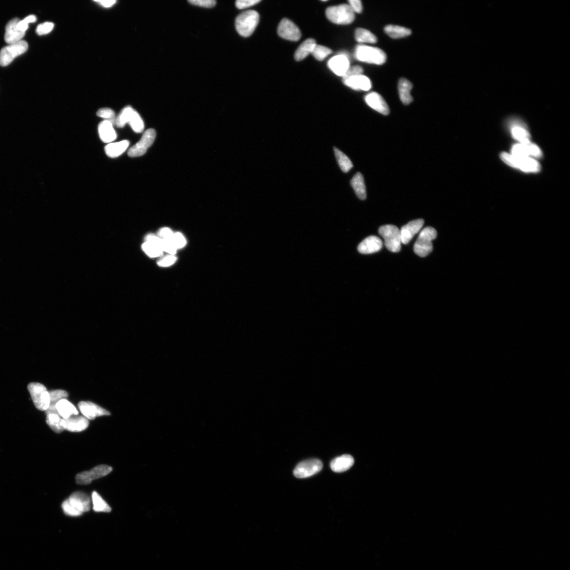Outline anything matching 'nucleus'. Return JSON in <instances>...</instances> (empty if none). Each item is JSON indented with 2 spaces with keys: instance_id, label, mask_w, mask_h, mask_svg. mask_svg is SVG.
I'll use <instances>...</instances> for the list:
<instances>
[{
  "instance_id": "f257e3e1",
  "label": "nucleus",
  "mask_w": 570,
  "mask_h": 570,
  "mask_svg": "<svg viewBox=\"0 0 570 570\" xmlns=\"http://www.w3.org/2000/svg\"><path fill=\"white\" fill-rule=\"evenodd\" d=\"M519 43V29L509 21L486 24L471 40L472 60L486 74H497L509 63Z\"/></svg>"
},
{
  "instance_id": "f03ea898",
  "label": "nucleus",
  "mask_w": 570,
  "mask_h": 570,
  "mask_svg": "<svg viewBox=\"0 0 570 570\" xmlns=\"http://www.w3.org/2000/svg\"><path fill=\"white\" fill-rule=\"evenodd\" d=\"M254 246L258 247L265 260L273 266L283 265L289 259L287 241L279 228L261 213H253L244 219L233 234L230 251L243 256Z\"/></svg>"
},
{
  "instance_id": "7ed1b4c3",
  "label": "nucleus",
  "mask_w": 570,
  "mask_h": 570,
  "mask_svg": "<svg viewBox=\"0 0 570 570\" xmlns=\"http://www.w3.org/2000/svg\"><path fill=\"white\" fill-rule=\"evenodd\" d=\"M56 88L49 81L19 88L0 101V131L13 132L21 127L33 113L51 105Z\"/></svg>"
},
{
  "instance_id": "20e7f679",
  "label": "nucleus",
  "mask_w": 570,
  "mask_h": 570,
  "mask_svg": "<svg viewBox=\"0 0 570 570\" xmlns=\"http://www.w3.org/2000/svg\"><path fill=\"white\" fill-rule=\"evenodd\" d=\"M311 275L312 263L308 258L294 259L274 287L259 297L256 302L257 312L270 315L290 309L296 297L306 289Z\"/></svg>"
},
{
  "instance_id": "39448f33",
  "label": "nucleus",
  "mask_w": 570,
  "mask_h": 570,
  "mask_svg": "<svg viewBox=\"0 0 570 570\" xmlns=\"http://www.w3.org/2000/svg\"><path fill=\"white\" fill-rule=\"evenodd\" d=\"M38 42V37L30 35L12 50L9 80L18 89L44 81L50 70L51 65L38 60L34 54Z\"/></svg>"
},
{
  "instance_id": "423d86ee",
  "label": "nucleus",
  "mask_w": 570,
  "mask_h": 570,
  "mask_svg": "<svg viewBox=\"0 0 570 570\" xmlns=\"http://www.w3.org/2000/svg\"><path fill=\"white\" fill-rule=\"evenodd\" d=\"M197 265L202 280L211 287H221L234 276L227 250L215 241H207L197 251Z\"/></svg>"
},
{
  "instance_id": "0eeeda50",
  "label": "nucleus",
  "mask_w": 570,
  "mask_h": 570,
  "mask_svg": "<svg viewBox=\"0 0 570 570\" xmlns=\"http://www.w3.org/2000/svg\"><path fill=\"white\" fill-rule=\"evenodd\" d=\"M258 291L259 283L255 280L221 285L209 295V301H211L212 308L217 314L232 316L249 306Z\"/></svg>"
},
{
  "instance_id": "6e6552de",
  "label": "nucleus",
  "mask_w": 570,
  "mask_h": 570,
  "mask_svg": "<svg viewBox=\"0 0 570 570\" xmlns=\"http://www.w3.org/2000/svg\"><path fill=\"white\" fill-rule=\"evenodd\" d=\"M284 499L303 516L316 515L325 510L327 505L319 492L292 483L284 489Z\"/></svg>"
},
{
  "instance_id": "1a4fd4ad",
  "label": "nucleus",
  "mask_w": 570,
  "mask_h": 570,
  "mask_svg": "<svg viewBox=\"0 0 570 570\" xmlns=\"http://www.w3.org/2000/svg\"><path fill=\"white\" fill-rule=\"evenodd\" d=\"M194 231L211 238V241L220 243L227 251L231 250L233 234L230 225L223 218L218 216L202 217L195 223Z\"/></svg>"
},
{
  "instance_id": "9d476101",
  "label": "nucleus",
  "mask_w": 570,
  "mask_h": 570,
  "mask_svg": "<svg viewBox=\"0 0 570 570\" xmlns=\"http://www.w3.org/2000/svg\"><path fill=\"white\" fill-rule=\"evenodd\" d=\"M352 498H363L373 488V481L369 472L359 465L348 466L347 471L342 478Z\"/></svg>"
},
{
  "instance_id": "9b49d317",
  "label": "nucleus",
  "mask_w": 570,
  "mask_h": 570,
  "mask_svg": "<svg viewBox=\"0 0 570 570\" xmlns=\"http://www.w3.org/2000/svg\"><path fill=\"white\" fill-rule=\"evenodd\" d=\"M73 42L71 31L63 29L52 33L44 41L36 44L34 54L38 60L51 65L57 54V47L67 46Z\"/></svg>"
},
{
  "instance_id": "f8f14e48",
  "label": "nucleus",
  "mask_w": 570,
  "mask_h": 570,
  "mask_svg": "<svg viewBox=\"0 0 570 570\" xmlns=\"http://www.w3.org/2000/svg\"><path fill=\"white\" fill-rule=\"evenodd\" d=\"M321 497L328 504H332L338 509L349 510L354 499L342 480H322L320 488Z\"/></svg>"
},
{
  "instance_id": "ddd939ff",
  "label": "nucleus",
  "mask_w": 570,
  "mask_h": 570,
  "mask_svg": "<svg viewBox=\"0 0 570 570\" xmlns=\"http://www.w3.org/2000/svg\"><path fill=\"white\" fill-rule=\"evenodd\" d=\"M108 55V48L102 44H90L76 50L72 56V65L78 70H87L101 65Z\"/></svg>"
},
{
  "instance_id": "4468645a",
  "label": "nucleus",
  "mask_w": 570,
  "mask_h": 570,
  "mask_svg": "<svg viewBox=\"0 0 570 570\" xmlns=\"http://www.w3.org/2000/svg\"><path fill=\"white\" fill-rule=\"evenodd\" d=\"M376 5L385 10L414 15H427L433 7L429 0H378Z\"/></svg>"
},
{
  "instance_id": "2eb2a0df",
  "label": "nucleus",
  "mask_w": 570,
  "mask_h": 570,
  "mask_svg": "<svg viewBox=\"0 0 570 570\" xmlns=\"http://www.w3.org/2000/svg\"><path fill=\"white\" fill-rule=\"evenodd\" d=\"M354 521L353 513L347 509H337L321 517L315 524L321 534H337L347 529Z\"/></svg>"
},
{
  "instance_id": "dca6fc26",
  "label": "nucleus",
  "mask_w": 570,
  "mask_h": 570,
  "mask_svg": "<svg viewBox=\"0 0 570 570\" xmlns=\"http://www.w3.org/2000/svg\"><path fill=\"white\" fill-rule=\"evenodd\" d=\"M521 4V0H475L471 4V12L475 17L487 18L507 12Z\"/></svg>"
},
{
  "instance_id": "f3484780",
  "label": "nucleus",
  "mask_w": 570,
  "mask_h": 570,
  "mask_svg": "<svg viewBox=\"0 0 570 570\" xmlns=\"http://www.w3.org/2000/svg\"><path fill=\"white\" fill-rule=\"evenodd\" d=\"M347 464L337 455H326L316 464V473L322 479L326 480H342L347 471Z\"/></svg>"
},
{
  "instance_id": "a211bd4d",
  "label": "nucleus",
  "mask_w": 570,
  "mask_h": 570,
  "mask_svg": "<svg viewBox=\"0 0 570 570\" xmlns=\"http://www.w3.org/2000/svg\"><path fill=\"white\" fill-rule=\"evenodd\" d=\"M322 478L308 468H297L291 474V483L313 489L320 493ZM321 494V493H320Z\"/></svg>"
},
{
  "instance_id": "6ab92c4d",
  "label": "nucleus",
  "mask_w": 570,
  "mask_h": 570,
  "mask_svg": "<svg viewBox=\"0 0 570 570\" xmlns=\"http://www.w3.org/2000/svg\"><path fill=\"white\" fill-rule=\"evenodd\" d=\"M557 70L570 79V37H566L561 43L555 57Z\"/></svg>"
},
{
  "instance_id": "aec40b11",
  "label": "nucleus",
  "mask_w": 570,
  "mask_h": 570,
  "mask_svg": "<svg viewBox=\"0 0 570 570\" xmlns=\"http://www.w3.org/2000/svg\"><path fill=\"white\" fill-rule=\"evenodd\" d=\"M192 4L197 5L200 9L211 15H219L230 8L232 2H192Z\"/></svg>"
}]
</instances>
